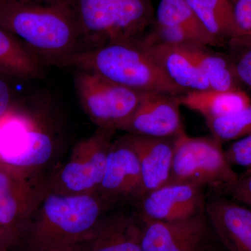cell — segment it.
I'll return each instance as SVG.
<instances>
[{
  "label": "cell",
  "instance_id": "obj_1",
  "mask_svg": "<svg viewBox=\"0 0 251 251\" xmlns=\"http://www.w3.org/2000/svg\"><path fill=\"white\" fill-rule=\"evenodd\" d=\"M0 27L21 39L44 65L80 52L83 41L72 0H8L0 3Z\"/></svg>",
  "mask_w": 251,
  "mask_h": 251
},
{
  "label": "cell",
  "instance_id": "obj_2",
  "mask_svg": "<svg viewBox=\"0 0 251 251\" xmlns=\"http://www.w3.org/2000/svg\"><path fill=\"white\" fill-rule=\"evenodd\" d=\"M45 65L74 67L95 73L110 82L140 93L185 94L168 78L139 39L85 50L54 59Z\"/></svg>",
  "mask_w": 251,
  "mask_h": 251
},
{
  "label": "cell",
  "instance_id": "obj_3",
  "mask_svg": "<svg viewBox=\"0 0 251 251\" xmlns=\"http://www.w3.org/2000/svg\"><path fill=\"white\" fill-rule=\"evenodd\" d=\"M101 204L94 194H46L23 231L26 251H50L92 238ZM18 245V246H19Z\"/></svg>",
  "mask_w": 251,
  "mask_h": 251
},
{
  "label": "cell",
  "instance_id": "obj_4",
  "mask_svg": "<svg viewBox=\"0 0 251 251\" xmlns=\"http://www.w3.org/2000/svg\"><path fill=\"white\" fill-rule=\"evenodd\" d=\"M76 8L89 49L139 39L154 22L151 0H76Z\"/></svg>",
  "mask_w": 251,
  "mask_h": 251
},
{
  "label": "cell",
  "instance_id": "obj_5",
  "mask_svg": "<svg viewBox=\"0 0 251 251\" xmlns=\"http://www.w3.org/2000/svg\"><path fill=\"white\" fill-rule=\"evenodd\" d=\"M222 143L211 137L175 138L171 178L168 182H185L222 190L239 176L226 156Z\"/></svg>",
  "mask_w": 251,
  "mask_h": 251
},
{
  "label": "cell",
  "instance_id": "obj_6",
  "mask_svg": "<svg viewBox=\"0 0 251 251\" xmlns=\"http://www.w3.org/2000/svg\"><path fill=\"white\" fill-rule=\"evenodd\" d=\"M74 80L81 105L101 129L114 132L120 129L135 111L141 98L140 92L88 71L77 70Z\"/></svg>",
  "mask_w": 251,
  "mask_h": 251
},
{
  "label": "cell",
  "instance_id": "obj_7",
  "mask_svg": "<svg viewBox=\"0 0 251 251\" xmlns=\"http://www.w3.org/2000/svg\"><path fill=\"white\" fill-rule=\"evenodd\" d=\"M53 151L52 137L31 117L10 111L0 120V161L34 169L49 161Z\"/></svg>",
  "mask_w": 251,
  "mask_h": 251
},
{
  "label": "cell",
  "instance_id": "obj_8",
  "mask_svg": "<svg viewBox=\"0 0 251 251\" xmlns=\"http://www.w3.org/2000/svg\"><path fill=\"white\" fill-rule=\"evenodd\" d=\"M114 133L99 128L90 138L79 142L57 175V191L54 192L82 195L94 194L99 191Z\"/></svg>",
  "mask_w": 251,
  "mask_h": 251
},
{
  "label": "cell",
  "instance_id": "obj_9",
  "mask_svg": "<svg viewBox=\"0 0 251 251\" xmlns=\"http://www.w3.org/2000/svg\"><path fill=\"white\" fill-rule=\"evenodd\" d=\"M44 191L33 169L0 161V226L23 234L43 198Z\"/></svg>",
  "mask_w": 251,
  "mask_h": 251
},
{
  "label": "cell",
  "instance_id": "obj_10",
  "mask_svg": "<svg viewBox=\"0 0 251 251\" xmlns=\"http://www.w3.org/2000/svg\"><path fill=\"white\" fill-rule=\"evenodd\" d=\"M180 96L147 92L131 116L120 128L127 134L153 138H176L184 133Z\"/></svg>",
  "mask_w": 251,
  "mask_h": 251
},
{
  "label": "cell",
  "instance_id": "obj_11",
  "mask_svg": "<svg viewBox=\"0 0 251 251\" xmlns=\"http://www.w3.org/2000/svg\"><path fill=\"white\" fill-rule=\"evenodd\" d=\"M143 221V251H203L210 244L204 211L182 221Z\"/></svg>",
  "mask_w": 251,
  "mask_h": 251
},
{
  "label": "cell",
  "instance_id": "obj_12",
  "mask_svg": "<svg viewBox=\"0 0 251 251\" xmlns=\"http://www.w3.org/2000/svg\"><path fill=\"white\" fill-rule=\"evenodd\" d=\"M202 186L168 182L147 193L142 200L143 220L182 221L204 211Z\"/></svg>",
  "mask_w": 251,
  "mask_h": 251
},
{
  "label": "cell",
  "instance_id": "obj_13",
  "mask_svg": "<svg viewBox=\"0 0 251 251\" xmlns=\"http://www.w3.org/2000/svg\"><path fill=\"white\" fill-rule=\"evenodd\" d=\"M110 200L143 196V178L138 156L123 138L112 142L99 187Z\"/></svg>",
  "mask_w": 251,
  "mask_h": 251
},
{
  "label": "cell",
  "instance_id": "obj_14",
  "mask_svg": "<svg viewBox=\"0 0 251 251\" xmlns=\"http://www.w3.org/2000/svg\"><path fill=\"white\" fill-rule=\"evenodd\" d=\"M204 213L223 247L227 251H251V209L221 197L204 204Z\"/></svg>",
  "mask_w": 251,
  "mask_h": 251
},
{
  "label": "cell",
  "instance_id": "obj_15",
  "mask_svg": "<svg viewBox=\"0 0 251 251\" xmlns=\"http://www.w3.org/2000/svg\"><path fill=\"white\" fill-rule=\"evenodd\" d=\"M122 138L138 156L143 178V196L169 181L176 138L133 134Z\"/></svg>",
  "mask_w": 251,
  "mask_h": 251
},
{
  "label": "cell",
  "instance_id": "obj_16",
  "mask_svg": "<svg viewBox=\"0 0 251 251\" xmlns=\"http://www.w3.org/2000/svg\"><path fill=\"white\" fill-rule=\"evenodd\" d=\"M140 41L161 66L168 78L185 93L210 89L187 45L167 44L148 45Z\"/></svg>",
  "mask_w": 251,
  "mask_h": 251
},
{
  "label": "cell",
  "instance_id": "obj_17",
  "mask_svg": "<svg viewBox=\"0 0 251 251\" xmlns=\"http://www.w3.org/2000/svg\"><path fill=\"white\" fill-rule=\"evenodd\" d=\"M143 228L133 217L125 214L100 220L89 239V251H143Z\"/></svg>",
  "mask_w": 251,
  "mask_h": 251
},
{
  "label": "cell",
  "instance_id": "obj_18",
  "mask_svg": "<svg viewBox=\"0 0 251 251\" xmlns=\"http://www.w3.org/2000/svg\"><path fill=\"white\" fill-rule=\"evenodd\" d=\"M179 99L181 105L202 115L205 121L232 115L251 105L250 96L242 88L192 91Z\"/></svg>",
  "mask_w": 251,
  "mask_h": 251
},
{
  "label": "cell",
  "instance_id": "obj_19",
  "mask_svg": "<svg viewBox=\"0 0 251 251\" xmlns=\"http://www.w3.org/2000/svg\"><path fill=\"white\" fill-rule=\"evenodd\" d=\"M44 66L40 57L17 36L0 27V74L10 78H38Z\"/></svg>",
  "mask_w": 251,
  "mask_h": 251
},
{
  "label": "cell",
  "instance_id": "obj_20",
  "mask_svg": "<svg viewBox=\"0 0 251 251\" xmlns=\"http://www.w3.org/2000/svg\"><path fill=\"white\" fill-rule=\"evenodd\" d=\"M202 25L222 44L241 36L230 0H186Z\"/></svg>",
  "mask_w": 251,
  "mask_h": 251
},
{
  "label": "cell",
  "instance_id": "obj_21",
  "mask_svg": "<svg viewBox=\"0 0 251 251\" xmlns=\"http://www.w3.org/2000/svg\"><path fill=\"white\" fill-rule=\"evenodd\" d=\"M187 46L210 89L224 91L241 88L227 54L216 52L206 46L192 44Z\"/></svg>",
  "mask_w": 251,
  "mask_h": 251
},
{
  "label": "cell",
  "instance_id": "obj_22",
  "mask_svg": "<svg viewBox=\"0 0 251 251\" xmlns=\"http://www.w3.org/2000/svg\"><path fill=\"white\" fill-rule=\"evenodd\" d=\"M156 23L182 28L197 38L203 46L224 44L206 30L186 0H161L157 9Z\"/></svg>",
  "mask_w": 251,
  "mask_h": 251
},
{
  "label": "cell",
  "instance_id": "obj_23",
  "mask_svg": "<svg viewBox=\"0 0 251 251\" xmlns=\"http://www.w3.org/2000/svg\"><path fill=\"white\" fill-rule=\"evenodd\" d=\"M211 135L224 143L251 134V105L240 111L206 121Z\"/></svg>",
  "mask_w": 251,
  "mask_h": 251
},
{
  "label": "cell",
  "instance_id": "obj_24",
  "mask_svg": "<svg viewBox=\"0 0 251 251\" xmlns=\"http://www.w3.org/2000/svg\"><path fill=\"white\" fill-rule=\"evenodd\" d=\"M228 55L241 85L251 90V38L241 36L227 41Z\"/></svg>",
  "mask_w": 251,
  "mask_h": 251
},
{
  "label": "cell",
  "instance_id": "obj_25",
  "mask_svg": "<svg viewBox=\"0 0 251 251\" xmlns=\"http://www.w3.org/2000/svg\"><path fill=\"white\" fill-rule=\"evenodd\" d=\"M225 153L232 166L249 168L251 166V134L234 141L225 150Z\"/></svg>",
  "mask_w": 251,
  "mask_h": 251
},
{
  "label": "cell",
  "instance_id": "obj_26",
  "mask_svg": "<svg viewBox=\"0 0 251 251\" xmlns=\"http://www.w3.org/2000/svg\"><path fill=\"white\" fill-rule=\"evenodd\" d=\"M220 191L228 195L237 202L251 206V173L239 176L234 183Z\"/></svg>",
  "mask_w": 251,
  "mask_h": 251
},
{
  "label": "cell",
  "instance_id": "obj_27",
  "mask_svg": "<svg viewBox=\"0 0 251 251\" xmlns=\"http://www.w3.org/2000/svg\"><path fill=\"white\" fill-rule=\"evenodd\" d=\"M241 36L251 38V0H230Z\"/></svg>",
  "mask_w": 251,
  "mask_h": 251
},
{
  "label": "cell",
  "instance_id": "obj_28",
  "mask_svg": "<svg viewBox=\"0 0 251 251\" xmlns=\"http://www.w3.org/2000/svg\"><path fill=\"white\" fill-rule=\"evenodd\" d=\"M9 78L0 74V120L12 110L13 91Z\"/></svg>",
  "mask_w": 251,
  "mask_h": 251
},
{
  "label": "cell",
  "instance_id": "obj_29",
  "mask_svg": "<svg viewBox=\"0 0 251 251\" xmlns=\"http://www.w3.org/2000/svg\"><path fill=\"white\" fill-rule=\"evenodd\" d=\"M22 233L16 229L0 226V251H11L21 242Z\"/></svg>",
  "mask_w": 251,
  "mask_h": 251
},
{
  "label": "cell",
  "instance_id": "obj_30",
  "mask_svg": "<svg viewBox=\"0 0 251 251\" xmlns=\"http://www.w3.org/2000/svg\"><path fill=\"white\" fill-rule=\"evenodd\" d=\"M88 241L57 248V249L50 251H89Z\"/></svg>",
  "mask_w": 251,
  "mask_h": 251
},
{
  "label": "cell",
  "instance_id": "obj_31",
  "mask_svg": "<svg viewBox=\"0 0 251 251\" xmlns=\"http://www.w3.org/2000/svg\"><path fill=\"white\" fill-rule=\"evenodd\" d=\"M203 251H227L224 250V249H221V248L216 247L213 244H210L206 247V249Z\"/></svg>",
  "mask_w": 251,
  "mask_h": 251
},
{
  "label": "cell",
  "instance_id": "obj_32",
  "mask_svg": "<svg viewBox=\"0 0 251 251\" xmlns=\"http://www.w3.org/2000/svg\"><path fill=\"white\" fill-rule=\"evenodd\" d=\"M248 173H251V166L249 167V168H247V171H246L245 173H244V174H248Z\"/></svg>",
  "mask_w": 251,
  "mask_h": 251
},
{
  "label": "cell",
  "instance_id": "obj_33",
  "mask_svg": "<svg viewBox=\"0 0 251 251\" xmlns=\"http://www.w3.org/2000/svg\"><path fill=\"white\" fill-rule=\"evenodd\" d=\"M6 1H8V0H0V3H2Z\"/></svg>",
  "mask_w": 251,
  "mask_h": 251
},
{
  "label": "cell",
  "instance_id": "obj_34",
  "mask_svg": "<svg viewBox=\"0 0 251 251\" xmlns=\"http://www.w3.org/2000/svg\"><path fill=\"white\" fill-rule=\"evenodd\" d=\"M73 1H74V2L75 3V4H76V0H72Z\"/></svg>",
  "mask_w": 251,
  "mask_h": 251
}]
</instances>
